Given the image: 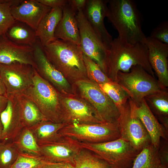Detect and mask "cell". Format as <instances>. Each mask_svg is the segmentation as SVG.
I'll return each mask as SVG.
<instances>
[{
    "label": "cell",
    "mask_w": 168,
    "mask_h": 168,
    "mask_svg": "<svg viewBox=\"0 0 168 168\" xmlns=\"http://www.w3.org/2000/svg\"><path fill=\"white\" fill-rule=\"evenodd\" d=\"M135 66L141 67L155 77L144 43L131 44L118 37L113 40L105 61V73L112 81L117 82L119 72H128Z\"/></svg>",
    "instance_id": "1"
},
{
    "label": "cell",
    "mask_w": 168,
    "mask_h": 168,
    "mask_svg": "<svg viewBox=\"0 0 168 168\" xmlns=\"http://www.w3.org/2000/svg\"><path fill=\"white\" fill-rule=\"evenodd\" d=\"M107 17L120 39L131 44L144 43L142 15L133 0H108Z\"/></svg>",
    "instance_id": "2"
},
{
    "label": "cell",
    "mask_w": 168,
    "mask_h": 168,
    "mask_svg": "<svg viewBox=\"0 0 168 168\" xmlns=\"http://www.w3.org/2000/svg\"><path fill=\"white\" fill-rule=\"evenodd\" d=\"M43 49L48 60L69 82L87 78L80 46L56 39Z\"/></svg>",
    "instance_id": "3"
},
{
    "label": "cell",
    "mask_w": 168,
    "mask_h": 168,
    "mask_svg": "<svg viewBox=\"0 0 168 168\" xmlns=\"http://www.w3.org/2000/svg\"><path fill=\"white\" fill-rule=\"evenodd\" d=\"M22 95L33 101L47 120L55 123H63L60 93L41 77L36 69L32 85Z\"/></svg>",
    "instance_id": "4"
},
{
    "label": "cell",
    "mask_w": 168,
    "mask_h": 168,
    "mask_svg": "<svg viewBox=\"0 0 168 168\" xmlns=\"http://www.w3.org/2000/svg\"><path fill=\"white\" fill-rule=\"evenodd\" d=\"M58 133L80 142L90 143L105 142L120 138L117 120L95 124H67Z\"/></svg>",
    "instance_id": "5"
},
{
    "label": "cell",
    "mask_w": 168,
    "mask_h": 168,
    "mask_svg": "<svg viewBox=\"0 0 168 168\" xmlns=\"http://www.w3.org/2000/svg\"><path fill=\"white\" fill-rule=\"evenodd\" d=\"M117 82L136 104L164 89L155 77L139 66L132 67L128 72H119Z\"/></svg>",
    "instance_id": "6"
},
{
    "label": "cell",
    "mask_w": 168,
    "mask_h": 168,
    "mask_svg": "<svg viewBox=\"0 0 168 168\" xmlns=\"http://www.w3.org/2000/svg\"><path fill=\"white\" fill-rule=\"evenodd\" d=\"M81 146L95 153L112 168H132L139 152L128 141L120 138L99 143L80 142Z\"/></svg>",
    "instance_id": "7"
},
{
    "label": "cell",
    "mask_w": 168,
    "mask_h": 168,
    "mask_svg": "<svg viewBox=\"0 0 168 168\" xmlns=\"http://www.w3.org/2000/svg\"><path fill=\"white\" fill-rule=\"evenodd\" d=\"M74 83L81 98L96 110L104 122L112 123L118 120L119 111L98 84L88 78L78 80Z\"/></svg>",
    "instance_id": "8"
},
{
    "label": "cell",
    "mask_w": 168,
    "mask_h": 168,
    "mask_svg": "<svg viewBox=\"0 0 168 168\" xmlns=\"http://www.w3.org/2000/svg\"><path fill=\"white\" fill-rule=\"evenodd\" d=\"M133 100L129 98L117 120L120 138L140 152L151 143L150 136L141 121L135 114Z\"/></svg>",
    "instance_id": "9"
},
{
    "label": "cell",
    "mask_w": 168,
    "mask_h": 168,
    "mask_svg": "<svg viewBox=\"0 0 168 168\" xmlns=\"http://www.w3.org/2000/svg\"><path fill=\"white\" fill-rule=\"evenodd\" d=\"M63 122L66 124H95L104 122L87 101L74 95L60 93Z\"/></svg>",
    "instance_id": "10"
},
{
    "label": "cell",
    "mask_w": 168,
    "mask_h": 168,
    "mask_svg": "<svg viewBox=\"0 0 168 168\" xmlns=\"http://www.w3.org/2000/svg\"><path fill=\"white\" fill-rule=\"evenodd\" d=\"M35 69L19 63L0 64V78L4 85L7 96L22 95L33 84Z\"/></svg>",
    "instance_id": "11"
},
{
    "label": "cell",
    "mask_w": 168,
    "mask_h": 168,
    "mask_svg": "<svg viewBox=\"0 0 168 168\" xmlns=\"http://www.w3.org/2000/svg\"><path fill=\"white\" fill-rule=\"evenodd\" d=\"M80 36V46L84 54L95 62L105 73V61L108 49L98 38L83 11L76 14Z\"/></svg>",
    "instance_id": "12"
},
{
    "label": "cell",
    "mask_w": 168,
    "mask_h": 168,
    "mask_svg": "<svg viewBox=\"0 0 168 168\" xmlns=\"http://www.w3.org/2000/svg\"><path fill=\"white\" fill-rule=\"evenodd\" d=\"M41 157L48 162L67 163L73 165L76 155L82 149L79 142L60 134L56 139L38 144Z\"/></svg>",
    "instance_id": "13"
},
{
    "label": "cell",
    "mask_w": 168,
    "mask_h": 168,
    "mask_svg": "<svg viewBox=\"0 0 168 168\" xmlns=\"http://www.w3.org/2000/svg\"><path fill=\"white\" fill-rule=\"evenodd\" d=\"M33 55L39 74L49 82L61 94L74 95L73 88L68 81L47 58L38 39L33 46Z\"/></svg>",
    "instance_id": "14"
},
{
    "label": "cell",
    "mask_w": 168,
    "mask_h": 168,
    "mask_svg": "<svg viewBox=\"0 0 168 168\" xmlns=\"http://www.w3.org/2000/svg\"><path fill=\"white\" fill-rule=\"evenodd\" d=\"M108 0H87L83 13L98 38L109 50L113 40L107 30L104 20L107 17Z\"/></svg>",
    "instance_id": "15"
},
{
    "label": "cell",
    "mask_w": 168,
    "mask_h": 168,
    "mask_svg": "<svg viewBox=\"0 0 168 168\" xmlns=\"http://www.w3.org/2000/svg\"><path fill=\"white\" fill-rule=\"evenodd\" d=\"M144 44L148 49L149 62L157 80L163 88L168 86V44L150 36L147 37Z\"/></svg>",
    "instance_id": "16"
},
{
    "label": "cell",
    "mask_w": 168,
    "mask_h": 168,
    "mask_svg": "<svg viewBox=\"0 0 168 168\" xmlns=\"http://www.w3.org/2000/svg\"><path fill=\"white\" fill-rule=\"evenodd\" d=\"M32 46L16 44L5 35L0 36V64L19 63L30 65L36 69Z\"/></svg>",
    "instance_id": "17"
},
{
    "label": "cell",
    "mask_w": 168,
    "mask_h": 168,
    "mask_svg": "<svg viewBox=\"0 0 168 168\" xmlns=\"http://www.w3.org/2000/svg\"><path fill=\"white\" fill-rule=\"evenodd\" d=\"M7 96L8 100L7 106L0 114V119L3 127L1 141L11 140L13 141L24 127L21 122L17 96Z\"/></svg>",
    "instance_id": "18"
},
{
    "label": "cell",
    "mask_w": 168,
    "mask_h": 168,
    "mask_svg": "<svg viewBox=\"0 0 168 168\" xmlns=\"http://www.w3.org/2000/svg\"><path fill=\"white\" fill-rule=\"evenodd\" d=\"M133 109L148 133L152 144L159 149L161 138L168 140V132L154 116L144 99L137 104L133 101Z\"/></svg>",
    "instance_id": "19"
},
{
    "label": "cell",
    "mask_w": 168,
    "mask_h": 168,
    "mask_svg": "<svg viewBox=\"0 0 168 168\" xmlns=\"http://www.w3.org/2000/svg\"><path fill=\"white\" fill-rule=\"evenodd\" d=\"M51 9L37 0H21L12 6L11 11L15 20L26 23L36 30L42 18Z\"/></svg>",
    "instance_id": "20"
},
{
    "label": "cell",
    "mask_w": 168,
    "mask_h": 168,
    "mask_svg": "<svg viewBox=\"0 0 168 168\" xmlns=\"http://www.w3.org/2000/svg\"><path fill=\"white\" fill-rule=\"evenodd\" d=\"M63 15L54 33L56 39L69 41L80 46V36L76 13L68 4L63 8Z\"/></svg>",
    "instance_id": "21"
},
{
    "label": "cell",
    "mask_w": 168,
    "mask_h": 168,
    "mask_svg": "<svg viewBox=\"0 0 168 168\" xmlns=\"http://www.w3.org/2000/svg\"><path fill=\"white\" fill-rule=\"evenodd\" d=\"M62 15V8H52L40 21L35 31L36 36L43 47L56 40L55 31Z\"/></svg>",
    "instance_id": "22"
},
{
    "label": "cell",
    "mask_w": 168,
    "mask_h": 168,
    "mask_svg": "<svg viewBox=\"0 0 168 168\" xmlns=\"http://www.w3.org/2000/svg\"><path fill=\"white\" fill-rule=\"evenodd\" d=\"M151 110L168 132V91L167 88L145 97Z\"/></svg>",
    "instance_id": "23"
},
{
    "label": "cell",
    "mask_w": 168,
    "mask_h": 168,
    "mask_svg": "<svg viewBox=\"0 0 168 168\" xmlns=\"http://www.w3.org/2000/svg\"><path fill=\"white\" fill-rule=\"evenodd\" d=\"M5 35L16 44L32 47L38 39L35 30L26 23L16 20Z\"/></svg>",
    "instance_id": "24"
},
{
    "label": "cell",
    "mask_w": 168,
    "mask_h": 168,
    "mask_svg": "<svg viewBox=\"0 0 168 168\" xmlns=\"http://www.w3.org/2000/svg\"><path fill=\"white\" fill-rule=\"evenodd\" d=\"M19 100L21 122L24 127L30 128L47 120L36 105L23 95H16Z\"/></svg>",
    "instance_id": "25"
},
{
    "label": "cell",
    "mask_w": 168,
    "mask_h": 168,
    "mask_svg": "<svg viewBox=\"0 0 168 168\" xmlns=\"http://www.w3.org/2000/svg\"><path fill=\"white\" fill-rule=\"evenodd\" d=\"M67 124L44 121L29 128L33 133L38 144L54 140L60 135L59 131Z\"/></svg>",
    "instance_id": "26"
},
{
    "label": "cell",
    "mask_w": 168,
    "mask_h": 168,
    "mask_svg": "<svg viewBox=\"0 0 168 168\" xmlns=\"http://www.w3.org/2000/svg\"><path fill=\"white\" fill-rule=\"evenodd\" d=\"M158 150L152 144L147 146L137 155L132 168H165L161 162Z\"/></svg>",
    "instance_id": "27"
},
{
    "label": "cell",
    "mask_w": 168,
    "mask_h": 168,
    "mask_svg": "<svg viewBox=\"0 0 168 168\" xmlns=\"http://www.w3.org/2000/svg\"><path fill=\"white\" fill-rule=\"evenodd\" d=\"M21 152L41 156L40 147L30 129L24 128L13 142Z\"/></svg>",
    "instance_id": "28"
},
{
    "label": "cell",
    "mask_w": 168,
    "mask_h": 168,
    "mask_svg": "<svg viewBox=\"0 0 168 168\" xmlns=\"http://www.w3.org/2000/svg\"><path fill=\"white\" fill-rule=\"evenodd\" d=\"M73 166L75 168H112L98 155L82 147L75 156Z\"/></svg>",
    "instance_id": "29"
},
{
    "label": "cell",
    "mask_w": 168,
    "mask_h": 168,
    "mask_svg": "<svg viewBox=\"0 0 168 168\" xmlns=\"http://www.w3.org/2000/svg\"><path fill=\"white\" fill-rule=\"evenodd\" d=\"M99 85L113 101L120 112L130 98L129 95L117 82L111 81Z\"/></svg>",
    "instance_id": "30"
},
{
    "label": "cell",
    "mask_w": 168,
    "mask_h": 168,
    "mask_svg": "<svg viewBox=\"0 0 168 168\" xmlns=\"http://www.w3.org/2000/svg\"><path fill=\"white\" fill-rule=\"evenodd\" d=\"M21 0H0V36L5 35L16 20L11 12V7Z\"/></svg>",
    "instance_id": "31"
},
{
    "label": "cell",
    "mask_w": 168,
    "mask_h": 168,
    "mask_svg": "<svg viewBox=\"0 0 168 168\" xmlns=\"http://www.w3.org/2000/svg\"><path fill=\"white\" fill-rule=\"evenodd\" d=\"M19 153L13 142L0 141V168H11Z\"/></svg>",
    "instance_id": "32"
},
{
    "label": "cell",
    "mask_w": 168,
    "mask_h": 168,
    "mask_svg": "<svg viewBox=\"0 0 168 168\" xmlns=\"http://www.w3.org/2000/svg\"><path fill=\"white\" fill-rule=\"evenodd\" d=\"M83 57L88 79L99 85L112 81L95 62L84 54Z\"/></svg>",
    "instance_id": "33"
},
{
    "label": "cell",
    "mask_w": 168,
    "mask_h": 168,
    "mask_svg": "<svg viewBox=\"0 0 168 168\" xmlns=\"http://www.w3.org/2000/svg\"><path fill=\"white\" fill-rule=\"evenodd\" d=\"M45 161L40 156L20 152L11 168H41Z\"/></svg>",
    "instance_id": "34"
},
{
    "label": "cell",
    "mask_w": 168,
    "mask_h": 168,
    "mask_svg": "<svg viewBox=\"0 0 168 168\" xmlns=\"http://www.w3.org/2000/svg\"><path fill=\"white\" fill-rule=\"evenodd\" d=\"M150 37L168 44V21H164L160 23L153 30Z\"/></svg>",
    "instance_id": "35"
},
{
    "label": "cell",
    "mask_w": 168,
    "mask_h": 168,
    "mask_svg": "<svg viewBox=\"0 0 168 168\" xmlns=\"http://www.w3.org/2000/svg\"><path fill=\"white\" fill-rule=\"evenodd\" d=\"M164 140L163 143H160L158 152L161 162L165 168H168V142Z\"/></svg>",
    "instance_id": "36"
},
{
    "label": "cell",
    "mask_w": 168,
    "mask_h": 168,
    "mask_svg": "<svg viewBox=\"0 0 168 168\" xmlns=\"http://www.w3.org/2000/svg\"><path fill=\"white\" fill-rule=\"evenodd\" d=\"M41 4L52 8H62L68 3V0H37Z\"/></svg>",
    "instance_id": "37"
},
{
    "label": "cell",
    "mask_w": 168,
    "mask_h": 168,
    "mask_svg": "<svg viewBox=\"0 0 168 168\" xmlns=\"http://www.w3.org/2000/svg\"><path fill=\"white\" fill-rule=\"evenodd\" d=\"M68 4L76 13L83 11L85 8L87 0H68Z\"/></svg>",
    "instance_id": "38"
},
{
    "label": "cell",
    "mask_w": 168,
    "mask_h": 168,
    "mask_svg": "<svg viewBox=\"0 0 168 168\" xmlns=\"http://www.w3.org/2000/svg\"><path fill=\"white\" fill-rule=\"evenodd\" d=\"M41 168H75L72 165L67 163H52L45 161Z\"/></svg>",
    "instance_id": "39"
},
{
    "label": "cell",
    "mask_w": 168,
    "mask_h": 168,
    "mask_svg": "<svg viewBox=\"0 0 168 168\" xmlns=\"http://www.w3.org/2000/svg\"><path fill=\"white\" fill-rule=\"evenodd\" d=\"M8 100L7 96L0 95V114L6 107Z\"/></svg>",
    "instance_id": "40"
},
{
    "label": "cell",
    "mask_w": 168,
    "mask_h": 168,
    "mask_svg": "<svg viewBox=\"0 0 168 168\" xmlns=\"http://www.w3.org/2000/svg\"><path fill=\"white\" fill-rule=\"evenodd\" d=\"M0 95L7 96L6 89L2 82L0 78Z\"/></svg>",
    "instance_id": "41"
},
{
    "label": "cell",
    "mask_w": 168,
    "mask_h": 168,
    "mask_svg": "<svg viewBox=\"0 0 168 168\" xmlns=\"http://www.w3.org/2000/svg\"><path fill=\"white\" fill-rule=\"evenodd\" d=\"M2 130H3L2 125L1 121L0 119V141H1V140L2 132Z\"/></svg>",
    "instance_id": "42"
}]
</instances>
